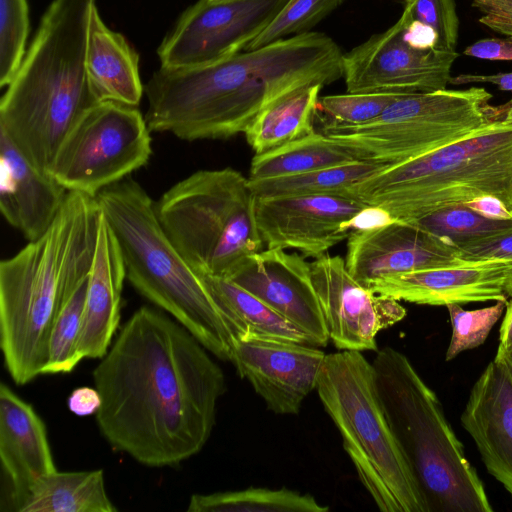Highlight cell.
Instances as JSON below:
<instances>
[{"label": "cell", "mask_w": 512, "mask_h": 512, "mask_svg": "<svg viewBox=\"0 0 512 512\" xmlns=\"http://www.w3.org/2000/svg\"><path fill=\"white\" fill-rule=\"evenodd\" d=\"M481 87L400 94L373 121L357 126L323 122L322 133L361 160L393 164L457 141L500 119Z\"/></svg>", "instance_id": "30bf717a"}, {"label": "cell", "mask_w": 512, "mask_h": 512, "mask_svg": "<svg viewBox=\"0 0 512 512\" xmlns=\"http://www.w3.org/2000/svg\"><path fill=\"white\" fill-rule=\"evenodd\" d=\"M103 470L58 472L31 487L20 512H114Z\"/></svg>", "instance_id": "484cf974"}, {"label": "cell", "mask_w": 512, "mask_h": 512, "mask_svg": "<svg viewBox=\"0 0 512 512\" xmlns=\"http://www.w3.org/2000/svg\"><path fill=\"white\" fill-rule=\"evenodd\" d=\"M2 507L20 512L33 484L56 471L47 430L31 404L0 385Z\"/></svg>", "instance_id": "ffe728a7"}, {"label": "cell", "mask_w": 512, "mask_h": 512, "mask_svg": "<svg viewBox=\"0 0 512 512\" xmlns=\"http://www.w3.org/2000/svg\"><path fill=\"white\" fill-rule=\"evenodd\" d=\"M344 0H288L272 22L246 48L253 50L280 39L310 32Z\"/></svg>", "instance_id": "d6a6232c"}, {"label": "cell", "mask_w": 512, "mask_h": 512, "mask_svg": "<svg viewBox=\"0 0 512 512\" xmlns=\"http://www.w3.org/2000/svg\"><path fill=\"white\" fill-rule=\"evenodd\" d=\"M310 265L329 338L337 349L377 350V334L405 318L398 300L360 284L345 259L323 255Z\"/></svg>", "instance_id": "9a60e30c"}, {"label": "cell", "mask_w": 512, "mask_h": 512, "mask_svg": "<svg viewBox=\"0 0 512 512\" xmlns=\"http://www.w3.org/2000/svg\"><path fill=\"white\" fill-rule=\"evenodd\" d=\"M449 83L452 85L491 83L496 85L500 90L512 91V72L493 75L460 74L458 76L451 77Z\"/></svg>", "instance_id": "7bdbcfd3"}, {"label": "cell", "mask_w": 512, "mask_h": 512, "mask_svg": "<svg viewBox=\"0 0 512 512\" xmlns=\"http://www.w3.org/2000/svg\"><path fill=\"white\" fill-rule=\"evenodd\" d=\"M512 350V297L506 302L505 315L499 330V346L495 358Z\"/></svg>", "instance_id": "ee69618b"}, {"label": "cell", "mask_w": 512, "mask_h": 512, "mask_svg": "<svg viewBox=\"0 0 512 512\" xmlns=\"http://www.w3.org/2000/svg\"><path fill=\"white\" fill-rule=\"evenodd\" d=\"M454 245H466L512 230V219H496L481 215L465 203L440 207L406 221Z\"/></svg>", "instance_id": "4dcf8cb0"}, {"label": "cell", "mask_w": 512, "mask_h": 512, "mask_svg": "<svg viewBox=\"0 0 512 512\" xmlns=\"http://www.w3.org/2000/svg\"><path fill=\"white\" fill-rule=\"evenodd\" d=\"M316 391L357 476L382 512H427L384 414L361 351L327 354Z\"/></svg>", "instance_id": "ba28073f"}, {"label": "cell", "mask_w": 512, "mask_h": 512, "mask_svg": "<svg viewBox=\"0 0 512 512\" xmlns=\"http://www.w3.org/2000/svg\"><path fill=\"white\" fill-rule=\"evenodd\" d=\"M452 336L446 351V360L450 361L461 352L482 345L487 339L493 326L502 316L506 302L496 301L494 305L465 310L460 304L452 303L447 306Z\"/></svg>", "instance_id": "d590c367"}, {"label": "cell", "mask_w": 512, "mask_h": 512, "mask_svg": "<svg viewBox=\"0 0 512 512\" xmlns=\"http://www.w3.org/2000/svg\"><path fill=\"white\" fill-rule=\"evenodd\" d=\"M343 53L321 32H307L195 67L156 70L144 85L152 132L185 141L228 139L307 86L343 77Z\"/></svg>", "instance_id": "7a4b0ae2"}, {"label": "cell", "mask_w": 512, "mask_h": 512, "mask_svg": "<svg viewBox=\"0 0 512 512\" xmlns=\"http://www.w3.org/2000/svg\"><path fill=\"white\" fill-rule=\"evenodd\" d=\"M68 192L50 174L31 164L0 131V210L28 242L49 229Z\"/></svg>", "instance_id": "7402d4cb"}, {"label": "cell", "mask_w": 512, "mask_h": 512, "mask_svg": "<svg viewBox=\"0 0 512 512\" xmlns=\"http://www.w3.org/2000/svg\"><path fill=\"white\" fill-rule=\"evenodd\" d=\"M150 132L137 106L100 101L68 133L48 173L68 191L96 197L149 161Z\"/></svg>", "instance_id": "8fae6325"}, {"label": "cell", "mask_w": 512, "mask_h": 512, "mask_svg": "<svg viewBox=\"0 0 512 512\" xmlns=\"http://www.w3.org/2000/svg\"><path fill=\"white\" fill-rule=\"evenodd\" d=\"M479 22L512 42V0H472Z\"/></svg>", "instance_id": "f35d334b"}, {"label": "cell", "mask_w": 512, "mask_h": 512, "mask_svg": "<svg viewBox=\"0 0 512 512\" xmlns=\"http://www.w3.org/2000/svg\"><path fill=\"white\" fill-rule=\"evenodd\" d=\"M85 69L89 86L99 101L138 106L144 93L139 55L126 38L110 29L95 4L88 27Z\"/></svg>", "instance_id": "cb8c5ba5"}, {"label": "cell", "mask_w": 512, "mask_h": 512, "mask_svg": "<svg viewBox=\"0 0 512 512\" xmlns=\"http://www.w3.org/2000/svg\"><path fill=\"white\" fill-rule=\"evenodd\" d=\"M287 1L198 0L160 44V67H195L245 51Z\"/></svg>", "instance_id": "7c38bea8"}, {"label": "cell", "mask_w": 512, "mask_h": 512, "mask_svg": "<svg viewBox=\"0 0 512 512\" xmlns=\"http://www.w3.org/2000/svg\"><path fill=\"white\" fill-rule=\"evenodd\" d=\"M346 195L402 221L483 195L500 199L512 211V122L494 121L457 141L388 164Z\"/></svg>", "instance_id": "52a82bcc"}, {"label": "cell", "mask_w": 512, "mask_h": 512, "mask_svg": "<svg viewBox=\"0 0 512 512\" xmlns=\"http://www.w3.org/2000/svg\"><path fill=\"white\" fill-rule=\"evenodd\" d=\"M68 408L77 416H90L96 414L101 406V396L96 388L79 387L74 389L68 397Z\"/></svg>", "instance_id": "60d3db41"}, {"label": "cell", "mask_w": 512, "mask_h": 512, "mask_svg": "<svg viewBox=\"0 0 512 512\" xmlns=\"http://www.w3.org/2000/svg\"><path fill=\"white\" fill-rule=\"evenodd\" d=\"M400 93H350L319 97L318 113L324 122L357 126L376 119Z\"/></svg>", "instance_id": "e575fe53"}, {"label": "cell", "mask_w": 512, "mask_h": 512, "mask_svg": "<svg viewBox=\"0 0 512 512\" xmlns=\"http://www.w3.org/2000/svg\"><path fill=\"white\" fill-rule=\"evenodd\" d=\"M304 332L317 347L329 333L311 265L296 253L267 248L247 256L228 277Z\"/></svg>", "instance_id": "e0dca14e"}, {"label": "cell", "mask_w": 512, "mask_h": 512, "mask_svg": "<svg viewBox=\"0 0 512 512\" xmlns=\"http://www.w3.org/2000/svg\"><path fill=\"white\" fill-rule=\"evenodd\" d=\"M488 472L512 496V375L491 361L473 385L461 415Z\"/></svg>", "instance_id": "44dd1931"}, {"label": "cell", "mask_w": 512, "mask_h": 512, "mask_svg": "<svg viewBox=\"0 0 512 512\" xmlns=\"http://www.w3.org/2000/svg\"><path fill=\"white\" fill-rule=\"evenodd\" d=\"M184 326L142 306L93 371L98 428L116 449L150 467L199 453L216 421L225 376Z\"/></svg>", "instance_id": "6da1fadb"}, {"label": "cell", "mask_w": 512, "mask_h": 512, "mask_svg": "<svg viewBox=\"0 0 512 512\" xmlns=\"http://www.w3.org/2000/svg\"><path fill=\"white\" fill-rule=\"evenodd\" d=\"M349 148L316 131L272 150L255 154L250 180L302 174L359 161Z\"/></svg>", "instance_id": "83f0119b"}, {"label": "cell", "mask_w": 512, "mask_h": 512, "mask_svg": "<svg viewBox=\"0 0 512 512\" xmlns=\"http://www.w3.org/2000/svg\"><path fill=\"white\" fill-rule=\"evenodd\" d=\"M465 204L485 217L512 219V211H510L500 199L491 195L476 197L465 202Z\"/></svg>", "instance_id": "b9f144b4"}, {"label": "cell", "mask_w": 512, "mask_h": 512, "mask_svg": "<svg viewBox=\"0 0 512 512\" xmlns=\"http://www.w3.org/2000/svg\"><path fill=\"white\" fill-rule=\"evenodd\" d=\"M101 209L96 197L69 191L49 229L0 263V338L18 385L43 374L56 314L88 279Z\"/></svg>", "instance_id": "3957f363"}, {"label": "cell", "mask_w": 512, "mask_h": 512, "mask_svg": "<svg viewBox=\"0 0 512 512\" xmlns=\"http://www.w3.org/2000/svg\"><path fill=\"white\" fill-rule=\"evenodd\" d=\"M464 54L487 60H512V42L505 38L482 39L468 46Z\"/></svg>", "instance_id": "ab89813d"}, {"label": "cell", "mask_w": 512, "mask_h": 512, "mask_svg": "<svg viewBox=\"0 0 512 512\" xmlns=\"http://www.w3.org/2000/svg\"><path fill=\"white\" fill-rule=\"evenodd\" d=\"M326 355L313 345L249 336L235 339L231 362L270 411L296 415L316 389Z\"/></svg>", "instance_id": "2e32d148"}, {"label": "cell", "mask_w": 512, "mask_h": 512, "mask_svg": "<svg viewBox=\"0 0 512 512\" xmlns=\"http://www.w3.org/2000/svg\"><path fill=\"white\" fill-rule=\"evenodd\" d=\"M249 178L226 167L199 170L165 191L155 210L180 254L204 276L228 277L261 251Z\"/></svg>", "instance_id": "9c48e42d"}, {"label": "cell", "mask_w": 512, "mask_h": 512, "mask_svg": "<svg viewBox=\"0 0 512 512\" xmlns=\"http://www.w3.org/2000/svg\"><path fill=\"white\" fill-rule=\"evenodd\" d=\"M378 396L427 512H492L435 392L402 352L386 346L372 361Z\"/></svg>", "instance_id": "8992f818"}, {"label": "cell", "mask_w": 512, "mask_h": 512, "mask_svg": "<svg viewBox=\"0 0 512 512\" xmlns=\"http://www.w3.org/2000/svg\"><path fill=\"white\" fill-rule=\"evenodd\" d=\"M96 199L117 239L131 285L210 353L231 362L235 336L206 277L186 261L164 232L155 201L128 177L104 188Z\"/></svg>", "instance_id": "5b68a950"}, {"label": "cell", "mask_w": 512, "mask_h": 512, "mask_svg": "<svg viewBox=\"0 0 512 512\" xmlns=\"http://www.w3.org/2000/svg\"><path fill=\"white\" fill-rule=\"evenodd\" d=\"M402 16L432 30L438 51L456 52L459 19L455 0H405Z\"/></svg>", "instance_id": "8d00e7d4"}, {"label": "cell", "mask_w": 512, "mask_h": 512, "mask_svg": "<svg viewBox=\"0 0 512 512\" xmlns=\"http://www.w3.org/2000/svg\"><path fill=\"white\" fill-rule=\"evenodd\" d=\"M504 120L512 122V99L506 105V111H505V115H504Z\"/></svg>", "instance_id": "bcb514c9"}, {"label": "cell", "mask_w": 512, "mask_h": 512, "mask_svg": "<svg viewBox=\"0 0 512 512\" xmlns=\"http://www.w3.org/2000/svg\"><path fill=\"white\" fill-rule=\"evenodd\" d=\"M125 278L126 269L120 247L101 213L78 342V350L83 358L101 359L107 353L119 326Z\"/></svg>", "instance_id": "603a6c76"}, {"label": "cell", "mask_w": 512, "mask_h": 512, "mask_svg": "<svg viewBox=\"0 0 512 512\" xmlns=\"http://www.w3.org/2000/svg\"><path fill=\"white\" fill-rule=\"evenodd\" d=\"M511 271L512 261L469 262L383 277L367 288L398 301L420 305L507 302L505 287Z\"/></svg>", "instance_id": "d6986e66"}, {"label": "cell", "mask_w": 512, "mask_h": 512, "mask_svg": "<svg viewBox=\"0 0 512 512\" xmlns=\"http://www.w3.org/2000/svg\"><path fill=\"white\" fill-rule=\"evenodd\" d=\"M323 85L299 89L263 110L245 132L255 154L277 148L313 132Z\"/></svg>", "instance_id": "4316f807"}, {"label": "cell", "mask_w": 512, "mask_h": 512, "mask_svg": "<svg viewBox=\"0 0 512 512\" xmlns=\"http://www.w3.org/2000/svg\"><path fill=\"white\" fill-rule=\"evenodd\" d=\"M467 261H512V230L476 241L459 249Z\"/></svg>", "instance_id": "74e56055"}, {"label": "cell", "mask_w": 512, "mask_h": 512, "mask_svg": "<svg viewBox=\"0 0 512 512\" xmlns=\"http://www.w3.org/2000/svg\"><path fill=\"white\" fill-rule=\"evenodd\" d=\"M469 262L450 242L393 219L353 230L345 258L349 273L365 287L387 276Z\"/></svg>", "instance_id": "ac0fdd59"}, {"label": "cell", "mask_w": 512, "mask_h": 512, "mask_svg": "<svg viewBox=\"0 0 512 512\" xmlns=\"http://www.w3.org/2000/svg\"><path fill=\"white\" fill-rule=\"evenodd\" d=\"M189 512H327L312 495L290 489L247 488L244 490L193 494Z\"/></svg>", "instance_id": "f546056e"}, {"label": "cell", "mask_w": 512, "mask_h": 512, "mask_svg": "<svg viewBox=\"0 0 512 512\" xmlns=\"http://www.w3.org/2000/svg\"><path fill=\"white\" fill-rule=\"evenodd\" d=\"M205 277L235 339L255 336L315 346L304 332L230 279Z\"/></svg>", "instance_id": "d4e9b609"}, {"label": "cell", "mask_w": 512, "mask_h": 512, "mask_svg": "<svg viewBox=\"0 0 512 512\" xmlns=\"http://www.w3.org/2000/svg\"><path fill=\"white\" fill-rule=\"evenodd\" d=\"M387 165L384 162L359 160L302 174L249 181L257 197L346 195L351 186Z\"/></svg>", "instance_id": "f1b7e54d"}, {"label": "cell", "mask_w": 512, "mask_h": 512, "mask_svg": "<svg viewBox=\"0 0 512 512\" xmlns=\"http://www.w3.org/2000/svg\"><path fill=\"white\" fill-rule=\"evenodd\" d=\"M95 4L96 0H52L0 100V131L46 173L71 129L100 102L85 69Z\"/></svg>", "instance_id": "277c9868"}, {"label": "cell", "mask_w": 512, "mask_h": 512, "mask_svg": "<svg viewBox=\"0 0 512 512\" xmlns=\"http://www.w3.org/2000/svg\"><path fill=\"white\" fill-rule=\"evenodd\" d=\"M30 32L27 0H0V87L7 86L26 53Z\"/></svg>", "instance_id": "836d02e7"}, {"label": "cell", "mask_w": 512, "mask_h": 512, "mask_svg": "<svg viewBox=\"0 0 512 512\" xmlns=\"http://www.w3.org/2000/svg\"><path fill=\"white\" fill-rule=\"evenodd\" d=\"M457 56L409 46L397 21L343 54V78L350 93L434 92L446 89Z\"/></svg>", "instance_id": "4fadbf2b"}, {"label": "cell", "mask_w": 512, "mask_h": 512, "mask_svg": "<svg viewBox=\"0 0 512 512\" xmlns=\"http://www.w3.org/2000/svg\"><path fill=\"white\" fill-rule=\"evenodd\" d=\"M88 279L76 288L55 316L49 333L43 374L71 372L83 359L78 350V342Z\"/></svg>", "instance_id": "1f68e13d"}, {"label": "cell", "mask_w": 512, "mask_h": 512, "mask_svg": "<svg viewBox=\"0 0 512 512\" xmlns=\"http://www.w3.org/2000/svg\"><path fill=\"white\" fill-rule=\"evenodd\" d=\"M494 359L503 361L506 364V366L508 367V369L512 375V350H510L508 353H506L502 357L494 358Z\"/></svg>", "instance_id": "f6af8a7d"}, {"label": "cell", "mask_w": 512, "mask_h": 512, "mask_svg": "<svg viewBox=\"0 0 512 512\" xmlns=\"http://www.w3.org/2000/svg\"><path fill=\"white\" fill-rule=\"evenodd\" d=\"M505 291L508 295V297H512V271L510 273V276L507 280Z\"/></svg>", "instance_id": "7dc6e473"}, {"label": "cell", "mask_w": 512, "mask_h": 512, "mask_svg": "<svg viewBox=\"0 0 512 512\" xmlns=\"http://www.w3.org/2000/svg\"><path fill=\"white\" fill-rule=\"evenodd\" d=\"M368 208L347 195L256 196L255 216L267 248L295 249L319 258L348 239Z\"/></svg>", "instance_id": "5bb4252c"}]
</instances>
